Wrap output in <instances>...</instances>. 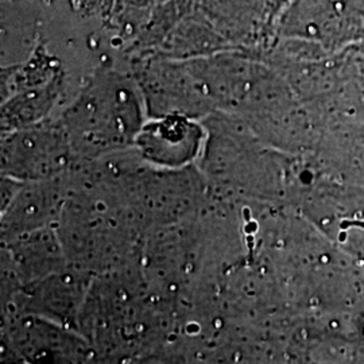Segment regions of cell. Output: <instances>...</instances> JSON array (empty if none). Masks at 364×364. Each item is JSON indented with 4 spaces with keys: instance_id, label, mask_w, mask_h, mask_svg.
Returning a JSON list of instances; mask_svg holds the SVG:
<instances>
[{
    "instance_id": "9c48e42d",
    "label": "cell",
    "mask_w": 364,
    "mask_h": 364,
    "mask_svg": "<svg viewBox=\"0 0 364 364\" xmlns=\"http://www.w3.org/2000/svg\"><path fill=\"white\" fill-rule=\"evenodd\" d=\"M63 87L64 76L61 73L45 84L28 87L6 99L1 107L3 134L49 120L54 105L58 103Z\"/></svg>"
},
{
    "instance_id": "7a4b0ae2",
    "label": "cell",
    "mask_w": 364,
    "mask_h": 364,
    "mask_svg": "<svg viewBox=\"0 0 364 364\" xmlns=\"http://www.w3.org/2000/svg\"><path fill=\"white\" fill-rule=\"evenodd\" d=\"M78 166L60 120L3 134L1 176L22 182L45 181L64 177Z\"/></svg>"
},
{
    "instance_id": "ba28073f",
    "label": "cell",
    "mask_w": 364,
    "mask_h": 364,
    "mask_svg": "<svg viewBox=\"0 0 364 364\" xmlns=\"http://www.w3.org/2000/svg\"><path fill=\"white\" fill-rule=\"evenodd\" d=\"M3 243L6 246L3 252L9 259L4 264L11 269L21 287L38 282L69 266L55 227L21 235Z\"/></svg>"
},
{
    "instance_id": "8992f818",
    "label": "cell",
    "mask_w": 364,
    "mask_h": 364,
    "mask_svg": "<svg viewBox=\"0 0 364 364\" xmlns=\"http://www.w3.org/2000/svg\"><path fill=\"white\" fill-rule=\"evenodd\" d=\"M75 171L45 181L21 182L11 203L1 210V239L55 227L76 181Z\"/></svg>"
},
{
    "instance_id": "5b68a950",
    "label": "cell",
    "mask_w": 364,
    "mask_h": 364,
    "mask_svg": "<svg viewBox=\"0 0 364 364\" xmlns=\"http://www.w3.org/2000/svg\"><path fill=\"white\" fill-rule=\"evenodd\" d=\"M7 321V352L25 362H81L91 356V343L69 326L34 314H14Z\"/></svg>"
},
{
    "instance_id": "3957f363",
    "label": "cell",
    "mask_w": 364,
    "mask_h": 364,
    "mask_svg": "<svg viewBox=\"0 0 364 364\" xmlns=\"http://www.w3.org/2000/svg\"><path fill=\"white\" fill-rule=\"evenodd\" d=\"M95 277L69 264L38 282L21 287L6 302V308L11 316L34 314L78 332V317Z\"/></svg>"
},
{
    "instance_id": "52a82bcc",
    "label": "cell",
    "mask_w": 364,
    "mask_h": 364,
    "mask_svg": "<svg viewBox=\"0 0 364 364\" xmlns=\"http://www.w3.org/2000/svg\"><path fill=\"white\" fill-rule=\"evenodd\" d=\"M279 28L287 38L340 45L364 36V16L338 0H291Z\"/></svg>"
},
{
    "instance_id": "277c9868",
    "label": "cell",
    "mask_w": 364,
    "mask_h": 364,
    "mask_svg": "<svg viewBox=\"0 0 364 364\" xmlns=\"http://www.w3.org/2000/svg\"><path fill=\"white\" fill-rule=\"evenodd\" d=\"M208 131L197 117L182 114L147 117L134 150L156 169H183L203 156Z\"/></svg>"
},
{
    "instance_id": "6da1fadb",
    "label": "cell",
    "mask_w": 364,
    "mask_h": 364,
    "mask_svg": "<svg viewBox=\"0 0 364 364\" xmlns=\"http://www.w3.org/2000/svg\"><path fill=\"white\" fill-rule=\"evenodd\" d=\"M149 117L135 78L102 68L88 78L60 119L80 165L134 149Z\"/></svg>"
}]
</instances>
